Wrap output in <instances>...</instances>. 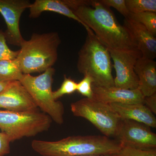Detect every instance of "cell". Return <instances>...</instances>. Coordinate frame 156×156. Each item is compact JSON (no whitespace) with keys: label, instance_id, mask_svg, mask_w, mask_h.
I'll list each match as a JSON object with an SVG mask.
<instances>
[{"label":"cell","instance_id":"5","mask_svg":"<svg viewBox=\"0 0 156 156\" xmlns=\"http://www.w3.org/2000/svg\"><path fill=\"white\" fill-rule=\"evenodd\" d=\"M52 121L48 115L38 110L15 112L0 109V129L11 142L48 131Z\"/></svg>","mask_w":156,"mask_h":156},{"label":"cell","instance_id":"11","mask_svg":"<svg viewBox=\"0 0 156 156\" xmlns=\"http://www.w3.org/2000/svg\"><path fill=\"white\" fill-rule=\"evenodd\" d=\"M15 112L38 110L37 106L25 87L19 81L9 82L0 92V109Z\"/></svg>","mask_w":156,"mask_h":156},{"label":"cell","instance_id":"3","mask_svg":"<svg viewBox=\"0 0 156 156\" xmlns=\"http://www.w3.org/2000/svg\"><path fill=\"white\" fill-rule=\"evenodd\" d=\"M61 40L56 32L33 34L24 40L16 59L23 74L44 72L53 67L58 58Z\"/></svg>","mask_w":156,"mask_h":156},{"label":"cell","instance_id":"14","mask_svg":"<svg viewBox=\"0 0 156 156\" xmlns=\"http://www.w3.org/2000/svg\"><path fill=\"white\" fill-rule=\"evenodd\" d=\"M109 105L121 120H131L156 128L154 115L143 104L112 103Z\"/></svg>","mask_w":156,"mask_h":156},{"label":"cell","instance_id":"25","mask_svg":"<svg viewBox=\"0 0 156 156\" xmlns=\"http://www.w3.org/2000/svg\"><path fill=\"white\" fill-rule=\"evenodd\" d=\"M11 142L9 136L0 132V156H5L10 153Z\"/></svg>","mask_w":156,"mask_h":156},{"label":"cell","instance_id":"1","mask_svg":"<svg viewBox=\"0 0 156 156\" xmlns=\"http://www.w3.org/2000/svg\"><path fill=\"white\" fill-rule=\"evenodd\" d=\"M109 50L137 49L129 31L120 24L109 8L97 0L72 10Z\"/></svg>","mask_w":156,"mask_h":156},{"label":"cell","instance_id":"27","mask_svg":"<svg viewBox=\"0 0 156 156\" xmlns=\"http://www.w3.org/2000/svg\"><path fill=\"white\" fill-rule=\"evenodd\" d=\"M9 83H0V92H2L7 87Z\"/></svg>","mask_w":156,"mask_h":156},{"label":"cell","instance_id":"6","mask_svg":"<svg viewBox=\"0 0 156 156\" xmlns=\"http://www.w3.org/2000/svg\"><path fill=\"white\" fill-rule=\"evenodd\" d=\"M55 70L50 68L37 76L23 74L20 82L38 108L58 125L64 122V107L53 97L52 84Z\"/></svg>","mask_w":156,"mask_h":156},{"label":"cell","instance_id":"4","mask_svg":"<svg viewBox=\"0 0 156 156\" xmlns=\"http://www.w3.org/2000/svg\"><path fill=\"white\" fill-rule=\"evenodd\" d=\"M78 55V71L84 76L92 78L93 85L106 88L115 87L109 50L94 33L87 32L86 41Z\"/></svg>","mask_w":156,"mask_h":156},{"label":"cell","instance_id":"23","mask_svg":"<svg viewBox=\"0 0 156 156\" xmlns=\"http://www.w3.org/2000/svg\"><path fill=\"white\" fill-rule=\"evenodd\" d=\"M93 83L92 78L89 76H85L83 79L77 83L76 91L87 98H92L93 97L92 89Z\"/></svg>","mask_w":156,"mask_h":156},{"label":"cell","instance_id":"12","mask_svg":"<svg viewBox=\"0 0 156 156\" xmlns=\"http://www.w3.org/2000/svg\"><path fill=\"white\" fill-rule=\"evenodd\" d=\"M93 99L108 104H143L144 96L139 89L131 90L115 87L92 86Z\"/></svg>","mask_w":156,"mask_h":156},{"label":"cell","instance_id":"26","mask_svg":"<svg viewBox=\"0 0 156 156\" xmlns=\"http://www.w3.org/2000/svg\"><path fill=\"white\" fill-rule=\"evenodd\" d=\"M144 104L153 113H156V93L150 96L144 97Z\"/></svg>","mask_w":156,"mask_h":156},{"label":"cell","instance_id":"28","mask_svg":"<svg viewBox=\"0 0 156 156\" xmlns=\"http://www.w3.org/2000/svg\"><path fill=\"white\" fill-rule=\"evenodd\" d=\"M115 156V155H103V156L89 155V156Z\"/></svg>","mask_w":156,"mask_h":156},{"label":"cell","instance_id":"2","mask_svg":"<svg viewBox=\"0 0 156 156\" xmlns=\"http://www.w3.org/2000/svg\"><path fill=\"white\" fill-rule=\"evenodd\" d=\"M31 145L42 156L112 155L122 147L116 140L101 135L69 136L53 141L34 140Z\"/></svg>","mask_w":156,"mask_h":156},{"label":"cell","instance_id":"18","mask_svg":"<svg viewBox=\"0 0 156 156\" xmlns=\"http://www.w3.org/2000/svg\"><path fill=\"white\" fill-rule=\"evenodd\" d=\"M128 11L131 14L144 12L156 13V0H126Z\"/></svg>","mask_w":156,"mask_h":156},{"label":"cell","instance_id":"19","mask_svg":"<svg viewBox=\"0 0 156 156\" xmlns=\"http://www.w3.org/2000/svg\"><path fill=\"white\" fill-rule=\"evenodd\" d=\"M128 18L132 20L142 24L147 30L156 35V13L154 12H144L137 14L130 13Z\"/></svg>","mask_w":156,"mask_h":156},{"label":"cell","instance_id":"7","mask_svg":"<svg viewBox=\"0 0 156 156\" xmlns=\"http://www.w3.org/2000/svg\"><path fill=\"white\" fill-rule=\"evenodd\" d=\"M70 108L74 115L88 120L104 136H116L122 120L109 104L85 98L71 104Z\"/></svg>","mask_w":156,"mask_h":156},{"label":"cell","instance_id":"16","mask_svg":"<svg viewBox=\"0 0 156 156\" xmlns=\"http://www.w3.org/2000/svg\"><path fill=\"white\" fill-rule=\"evenodd\" d=\"M29 9L30 12L29 17L31 18L38 17L44 11H51L76 20L84 27L87 32H93L63 3L62 0H36L31 4Z\"/></svg>","mask_w":156,"mask_h":156},{"label":"cell","instance_id":"20","mask_svg":"<svg viewBox=\"0 0 156 156\" xmlns=\"http://www.w3.org/2000/svg\"><path fill=\"white\" fill-rule=\"evenodd\" d=\"M77 83L70 77L64 76V80L60 88L53 92V97L55 100L57 101L63 95H70L76 91Z\"/></svg>","mask_w":156,"mask_h":156},{"label":"cell","instance_id":"8","mask_svg":"<svg viewBox=\"0 0 156 156\" xmlns=\"http://www.w3.org/2000/svg\"><path fill=\"white\" fill-rule=\"evenodd\" d=\"M116 72L115 87L134 90L138 89V79L134 71L136 61L142 55L137 49L109 50Z\"/></svg>","mask_w":156,"mask_h":156},{"label":"cell","instance_id":"21","mask_svg":"<svg viewBox=\"0 0 156 156\" xmlns=\"http://www.w3.org/2000/svg\"><path fill=\"white\" fill-rule=\"evenodd\" d=\"M19 50L13 51L8 46L4 32L0 29V61L3 60H13L17 58Z\"/></svg>","mask_w":156,"mask_h":156},{"label":"cell","instance_id":"22","mask_svg":"<svg viewBox=\"0 0 156 156\" xmlns=\"http://www.w3.org/2000/svg\"><path fill=\"white\" fill-rule=\"evenodd\" d=\"M116 156H156V149H143L122 147Z\"/></svg>","mask_w":156,"mask_h":156},{"label":"cell","instance_id":"13","mask_svg":"<svg viewBox=\"0 0 156 156\" xmlns=\"http://www.w3.org/2000/svg\"><path fill=\"white\" fill-rule=\"evenodd\" d=\"M123 25L131 34L142 57L154 60L156 57V37L142 24L129 18H125Z\"/></svg>","mask_w":156,"mask_h":156},{"label":"cell","instance_id":"15","mask_svg":"<svg viewBox=\"0 0 156 156\" xmlns=\"http://www.w3.org/2000/svg\"><path fill=\"white\" fill-rule=\"evenodd\" d=\"M134 71L138 79V88L144 97L156 93V62L153 59L140 58Z\"/></svg>","mask_w":156,"mask_h":156},{"label":"cell","instance_id":"9","mask_svg":"<svg viewBox=\"0 0 156 156\" xmlns=\"http://www.w3.org/2000/svg\"><path fill=\"white\" fill-rule=\"evenodd\" d=\"M122 147L156 149V134L150 126L131 120H123L115 137Z\"/></svg>","mask_w":156,"mask_h":156},{"label":"cell","instance_id":"10","mask_svg":"<svg viewBox=\"0 0 156 156\" xmlns=\"http://www.w3.org/2000/svg\"><path fill=\"white\" fill-rule=\"evenodd\" d=\"M31 5L27 0H0V14L7 25L4 34L7 44L21 47L24 39L20 29V20L22 13Z\"/></svg>","mask_w":156,"mask_h":156},{"label":"cell","instance_id":"24","mask_svg":"<svg viewBox=\"0 0 156 156\" xmlns=\"http://www.w3.org/2000/svg\"><path fill=\"white\" fill-rule=\"evenodd\" d=\"M101 4L110 8L112 7L122 14L125 18L129 17L130 13L126 6V0H99Z\"/></svg>","mask_w":156,"mask_h":156},{"label":"cell","instance_id":"17","mask_svg":"<svg viewBox=\"0 0 156 156\" xmlns=\"http://www.w3.org/2000/svg\"><path fill=\"white\" fill-rule=\"evenodd\" d=\"M23 76L16 58L0 61V83L20 81Z\"/></svg>","mask_w":156,"mask_h":156}]
</instances>
